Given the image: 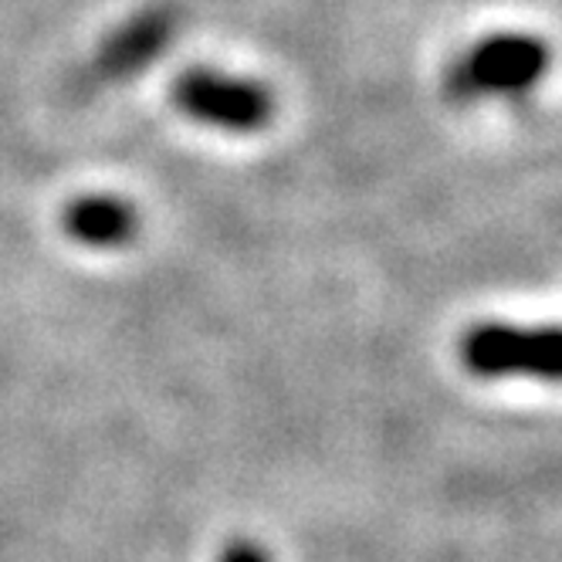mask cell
<instances>
[{
  "mask_svg": "<svg viewBox=\"0 0 562 562\" xmlns=\"http://www.w3.org/2000/svg\"><path fill=\"white\" fill-rule=\"evenodd\" d=\"M549 65V52L532 34H492L474 45L451 75L458 95H512L532 89Z\"/></svg>",
  "mask_w": 562,
  "mask_h": 562,
  "instance_id": "obj_3",
  "label": "cell"
},
{
  "mask_svg": "<svg viewBox=\"0 0 562 562\" xmlns=\"http://www.w3.org/2000/svg\"><path fill=\"white\" fill-rule=\"evenodd\" d=\"M65 231L71 240L95 251H109L119 245H130L136 234V211L133 204L109 193L78 196L65 211Z\"/></svg>",
  "mask_w": 562,
  "mask_h": 562,
  "instance_id": "obj_5",
  "label": "cell"
},
{
  "mask_svg": "<svg viewBox=\"0 0 562 562\" xmlns=\"http://www.w3.org/2000/svg\"><path fill=\"white\" fill-rule=\"evenodd\" d=\"M217 562H271V559H268V552H265L261 546L240 539V542H231V546L221 552Z\"/></svg>",
  "mask_w": 562,
  "mask_h": 562,
  "instance_id": "obj_6",
  "label": "cell"
},
{
  "mask_svg": "<svg viewBox=\"0 0 562 562\" xmlns=\"http://www.w3.org/2000/svg\"><path fill=\"white\" fill-rule=\"evenodd\" d=\"M170 31H173V14H167V11H149L136 21H130L123 31H115L102 45V52L92 61V75L99 82L133 78L164 52Z\"/></svg>",
  "mask_w": 562,
  "mask_h": 562,
  "instance_id": "obj_4",
  "label": "cell"
},
{
  "mask_svg": "<svg viewBox=\"0 0 562 562\" xmlns=\"http://www.w3.org/2000/svg\"><path fill=\"white\" fill-rule=\"evenodd\" d=\"M464 367L477 376L562 380V326H477L461 342Z\"/></svg>",
  "mask_w": 562,
  "mask_h": 562,
  "instance_id": "obj_1",
  "label": "cell"
},
{
  "mask_svg": "<svg viewBox=\"0 0 562 562\" xmlns=\"http://www.w3.org/2000/svg\"><path fill=\"white\" fill-rule=\"evenodd\" d=\"M173 105L200 126L224 130V133H255L268 126L274 112V95L268 86L251 78L193 68L177 78Z\"/></svg>",
  "mask_w": 562,
  "mask_h": 562,
  "instance_id": "obj_2",
  "label": "cell"
}]
</instances>
